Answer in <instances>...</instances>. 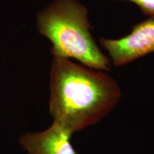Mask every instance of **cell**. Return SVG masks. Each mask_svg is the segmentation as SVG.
<instances>
[{"label": "cell", "instance_id": "2", "mask_svg": "<svg viewBox=\"0 0 154 154\" xmlns=\"http://www.w3.org/2000/svg\"><path fill=\"white\" fill-rule=\"evenodd\" d=\"M36 26L52 44L54 57L74 59L90 68L111 71V61L91 34L88 9L80 1L54 0L37 13Z\"/></svg>", "mask_w": 154, "mask_h": 154}, {"label": "cell", "instance_id": "3", "mask_svg": "<svg viewBox=\"0 0 154 154\" xmlns=\"http://www.w3.org/2000/svg\"><path fill=\"white\" fill-rule=\"evenodd\" d=\"M99 43L115 66H121L154 52V17L135 24L128 35L120 38H101Z\"/></svg>", "mask_w": 154, "mask_h": 154}, {"label": "cell", "instance_id": "4", "mask_svg": "<svg viewBox=\"0 0 154 154\" xmlns=\"http://www.w3.org/2000/svg\"><path fill=\"white\" fill-rule=\"evenodd\" d=\"M72 135L53 122L43 131L24 134L19 138V143L27 154H77L71 143Z\"/></svg>", "mask_w": 154, "mask_h": 154}, {"label": "cell", "instance_id": "1", "mask_svg": "<svg viewBox=\"0 0 154 154\" xmlns=\"http://www.w3.org/2000/svg\"><path fill=\"white\" fill-rule=\"evenodd\" d=\"M121 98L119 83L106 72L54 57L50 71L49 111L57 123L75 132L104 119Z\"/></svg>", "mask_w": 154, "mask_h": 154}, {"label": "cell", "instance_id": "5", "mask_svg": "<svg viewBox=\"0 0 154 154\" xmlns=\"http://www.w3.org/2000/svg\"><path fill=\"white\" fill-rule=\"evenodd\" d=\"M121 1H126L134 4L146 16L154 17V0H121Z\"/></svg>", "mask_w": 154, "mask_h": 154}]
</instances>
